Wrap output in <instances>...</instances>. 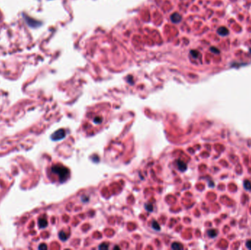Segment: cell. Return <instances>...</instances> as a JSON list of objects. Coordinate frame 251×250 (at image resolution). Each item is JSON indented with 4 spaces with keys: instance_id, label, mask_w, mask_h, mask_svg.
Instances as JSON below:
<instances>
[{
    "instance_id": "7",
    "label": "cell",
    "mask_w": 251,
    "mask_h": 250,
    "mask_svg": "<svg viewBox=\"0 0 251 250\" xmlns=\"http://www.w3.org/2000/svg\"><path fill=\"white\" fill-rule=\"evenodd\" d=\"M171 248H172L173 249H176V250H179V249H183V246L180 243H177V242H174V243H173V244L171 245Z\"/></svg>"
},
{
    "instance_id": "10",
    "label": "cell",
    "mask_w": 251,
    "mask_h": 250,
    "mask_svg": "<svg viewBox=\"0 0 251 250\" xmlns=\"http://www.w3.org/2000/svg\"><path fill=\"white\" fill-rule=\"evenodd\" d=\"M207 234H208V235L209 236V237L214 238L217 235V231H214V230H209V231H208V233H207Z\"/></svg>"
},
{
    "instance_id": "17",
    "label": "cell",
    "mask_w": 251,
    "mask_h": 250,
    "mask_svg": "<svg viewBox=\"0 0 251 250\" xmlns=\"http://www.w3.org/2000/svg\"><path fill=\"white\" fill-rule=\"evenodd\" d=\"M38 249H47V246L46 244H41L38 247Z\"/></svg>"
},
{
    "instance_id": "20",
    "label": "cell",
    "mask_w": 251,
    "mask_h": 250,
    "mask_svg": "<svg viewBox=\"0 0 251 250\" xmlns=\"http://www.w3.org/2000/svg\"><path fill=\"white\" fill-rule=\"evenodd\" d=\"M249 51H250V54H251V48H250V50H249Z\"/></svg>"
},
{
    "instance_id": "8",
    "label": "cell",
    "mask_w": 251,
    "mask_h": 250,
    "mask_svg": "<svg viewBox=\"0 0 251 250\" xmlns=\"http://www.w3.org/2000/svg\"><path fill=\"white\" fill-rule=\"evenodd\" d=\"M151 226H152V228L153 230H155V231H160V229H161L160 225H159V223L157 222L153 221L152 222V225H151Z\"/></svg>"
},
{
    "instance_id": "6",
    "label": "cell",
    "mask_w": 251,
    "mask_h": 250,
    "mask_svg": "<svg viewBox=\"0 0 251 250\" xmlns=\"http://www.w3.org/2000/svg\"><path fill=\"white\" fill-rule=\"evenodd\" d=\"M47 225H48V222L45 218H41V219L38 221V225L40 227L44 228L46 227Z\"/></svg>"
},
{
    "instance_id": "5",
    "label": "cell",
    "mask_w": 251,
    "mask_h": 250,
    "mask_svg": "<svg viewBox=\"0 0 251 250\" xmlns=\"http://www.w3.org/2000/svg\"><path fill=\"white\" fill-rule=\"evenodd\" d=\"M218 33L221 36H226L229 34L228 29L225 27H220V28L218 29Z\"/></svg>"
},
{
    "instance_id": "16",
    "label": "cell",
    "mask_w": 251,
    "mask_h": 250,
    "mask_svg": "<svg viewBox=\"0 0 251 250\" xmlns=\"http://www.w3.org/2000/svg\"><path fill=\"white\" fill-rule=\"evenodd\" d=\"M94 123L96 124H101L102 123V119L99 117H96V118H94Z\"/></svg>"
},
{
    "instance_id": "9",
    "label": "cell",
    "mask_w": 251,
    "mask_h": 250,
    "mask_svg": "<svg viewBox=\"0 0 251 250\" xmlns=\"http://www.w3.org/2000/svg\"><path fill=\"white\" fill-rule=\"evenodd\" d=\"M59 239H60L62 241H66L67 240L66 234H65L63 231H61L60 233H59Z\"/></svg>"
},
{
    "instance_id": "3",
    "label": "cell",
    "mask_w": 251,
    "mask_h": 250,
    "mask_svg": "<svg viewBox=\"0 0 251 250\" xmlns=\"http://www.w3.org/2000/svg\"><path fill=\"white\" fill-rule=\"evenodd\" d=\"M176 164H177V166H178V169L180 170L181 172H184L187 170V164H186V163H184L183 161L178 160L176 162Z\"/></svg>"
},
{
    "instance_id": "4",
    "label": "cell",
    "mask_w": 251,
    "mask_h": 250,
    "mask_svg": "<svg viewBox=\"0 0 251 250\" xmlns=\"http://www.w3.org/2000/svg\"><path fill=\"white\" fill-rule=\"evenodd\" d=\"M170 19H171V21H172L175 24L179 23L181 21V19H181V15L177 13H173V15H171Z\"/></svg>"
},
{
    "instance_id": "12",
    "label": "cell",
    "mask_w": 251,
    "mask_h": 250,
    "mask_svg": "<svg viewBox=\"0 0 251 250\" xmlns=\"http://www.w3.org/2000/svg\"><path fill=\"white\" fill-rule=\"evenodd\" d=\"M145 209H146L148 211H149V212H152L153 211V205H151V203L146 204V205H145Z\"/></svg>"
},
{
    "instance_id": "2",
    "label": "cell",
    "mask_w": 251,
    "mask_h": 250,
    "mask_svg": "<svg viewBox=\"0 0 251 250\" xmlns=\"http://www.w3.org/2000/svg\"><path fill=\"white\" fill-rule=\"evenodd\" d=\"M65 131L64 129H59L56 131L55 133L51 134V138L53 141H58L60 140H63L65 136Z\"/></svg>"
},
{
    "instance_id": "11",
    "label": "cell",
    "mask_w": 251,
    "mask_h": 250,
    "mask_svg": "<svg viewBox=\"0 0 251 250\" xmlns=\"http://www.w3.org/2000/svg\"><path fill=\"white\" fill-rule=\"evenodd\" d=\"M244 187L247 190H251V183L249 180H245L244 182Z\"/></svg>"
},
{
    "instance_id": "15",
    "label": "cell",
    "mask_w": 251,
    "mask_h": 250,
    "mask_svg": "<svg viewBox=\"0 0 251 250\" xmlns=\"http://www.w3.org/2000/svg\"><path fill=\"white\" fill-rule=\"evenodd\" d=\"M210 51L214 54H220V50H219L218 48H216V47H214V46L211 47Z\"/></svg>"
},
{
    "instance_id": "14",
    "label": "cell",
    "mask_w": 251,
    "mask_h": 250,
    "mask_svg": "<svg viewBox=\"0 0 251 250\" xmlns=\"http://www.w3.org/2000/svg\"><path fill=\"white\" fill-rule=\"evenodd\" d=\"M99 248L100 249H109V244H107L106 243H103L102 244H101L99 246Z\"/></svg>"
},
{
    "instance_id": "18",
    "label": "cell",
    "mask_w": 251,
    "mask_h": 250,
    "mask_svg": "<svg viewBox=\"0 0 251 250\" xmlns=\"http://www.w3.org/2000/svg\"><path fill=\"white\" fill-rule=\"evenodd\" d=\"M246 246H247V247H248L249 249H251V240H250V241H248L246 242Z\"/></svg>"
},
{
    "instance_id": "19",
    "label": "cell",
    "mask_w": 251,
    "mask_h": 250,
    "mask_svg": "<svg viewBox=\"0 0 251 250\" xmlns=\"http://www.w3.org/2000/svg\"><path fill=\"white\" fill-rule=\"evenodd\" d=\"M120 249V247H114V249Z\"/></svg>"
},
{
    "instance_id": "13",
    "label": "cell",
    "mask_w": 251,
    "mask_h": 250,
    "mask_svg": "<svg viewBox=\"0 0 251 250\" xmlns=\"http://www.w3.org/2000/svg\"><path fill=\"white\" fill-rule=\"evenodd\" d=\"M190 53H191V55H192L194 58H198L199 56V52L198 51H195V50L191 51Z\"/></svg>"
},
{
    "instance_id": "1",
    "label": "cell",
    "mask_w": 251,
    "mask_h": 250,
    "mask_svg": "<svg viewBox=\"0 0 251 250\" xmlns=\"http://www.w3.org/2000/svg\"><path fill=\"white\" fill-rule=\"evenodd\" d=\"M51 171L57 175L59 177V179L61 183H63L69 177V170L68 169L60 165H55L51 167Z\"/></svg>"
}]
</instances>
